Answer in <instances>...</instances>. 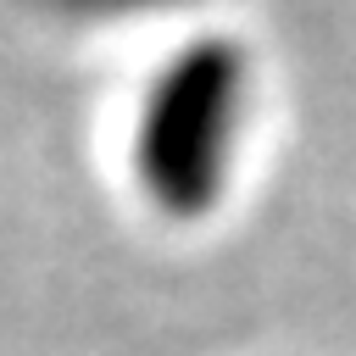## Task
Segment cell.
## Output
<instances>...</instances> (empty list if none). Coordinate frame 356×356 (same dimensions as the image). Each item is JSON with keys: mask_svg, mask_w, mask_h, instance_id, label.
I'll use <instances>...</instances> for the list:
<instances>
[{"mask_svg": "<svg viewBox=\"0 0 356 356\" xmlns=\"http://www.w3.org/2000/svg\"><path fill=\"white\" fill-rule=\"evenodd\" d=\"M245 67L217 39L172 61L139 122V178L172 211H200L228 172L239 145Z\"/></svg>", "mask_w": 356, "mask_h": 356, "instance_id": "6da1fadb", "label": "cell"}]
</instances>
